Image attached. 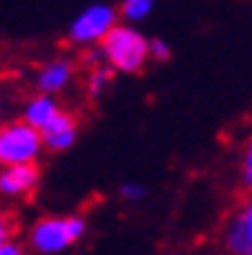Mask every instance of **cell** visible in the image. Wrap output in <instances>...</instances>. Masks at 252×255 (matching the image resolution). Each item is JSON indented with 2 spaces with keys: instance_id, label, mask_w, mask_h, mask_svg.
Wrapping results in <instances>:
<instances>
[{
  "instance_id": "cell-15",
  "label": "cell",
  "mask_w": 252,
  "mask_h": 255,
  "mask_svg": "<svg viewBox=\"0 0 252 255\" xmlns=\"http://www.w3.org/2000/svg\"><path fill=\"white\" fill-rule=\"evenodd\" d=\"M10 237H13V219L5 212H0V243H5Z\"/></svg>"
},
{
  "instance_id": "cell-8",
  "label": "cell",
  "mask_w": 252,
  "mask_h": 255,
  "mask_svg": "<svg viewBox=\"0 0 252 255\" xmlns=\"http://www.w3.org/2000/svg\"><path fill=\"white\" fill-rule=\"evenodd\" d=\"M78 131H80L78 116L72 111H67V109H62L47 127L41 129L47 152H67V149L78 142Z\"/></svg>"
},
{
  "instance_id": "cell-10",
  "label": "cell",
  "mask_w": 252,
  "mask_h": 255,
  "mask_svg": "<svg viewBox=\"0 0 252 255\" xmlns=\"http://www.w3.org/2000/svg\"><path fill=\"white\" fill-rule=\"evenodd\" d=\"M113 70L106 65V62H100V59H90L87 62V72H85V96L87 98H103L106 96V91L111 88L113 83Z\"/></svg>"
},
{
  "instance_id": "cell-12",
  "label": "cell",
  "mask_w": 252,
  "mask_h": 255,
  "mask_svg": "<svg viewBox=\"0 0 252 255\" xmlns=\"http://www.w3.org/2000/svg\"><path fill=\"white\" fill-rule=\"evenodd\" d=\"M240 181L247 191H252V139L242 147V152H240Z\"/></svg>"
},
{
  "instance_id": "cell-4",
  "label": "cell",
  "mask_w": 252,
  "mask_h": 255,
  "mask_svg": "<svg viewBox=\"0 0 252 255\" xmlns=\"http://www.w3.org/2000/svg\"><path fill=\"white\" fill-rule=\"evenodd\" d=\"M44 137L36 127L23 119L0 124V168L3 165H28L44 152Z\"/></svg>"
},
{
  "instance_id": "cell-11",
  "label": "cell",
  "mask_w": 252,
  "mask_h": 255,
  "mask_svg": "<svg viewBox=\"0 0 252 255\" xmlns=\"http://www.w3.org/2000/svg\"><path fill=\"white\" fill-rule=\"evenodd\" d=\"M157 0H121L118 3V16L124 23H142L152 16Z\"/></svg>"
},
{
  "instance_id": "cell-17",
  "label": "cell",
  "mask_w": 252,
  "mask_h": 255,
  "mask_svg": "<svg viewBox=\"0 0 252 255\" xmlns=\"http://www.w3.org/2000/svg\"><path fill=\"white\" fill-rule=\"evenodd\" d=\"M3 111H5V98L0 96V116H3Z\"/></svg>"
},
{
  "instance_id": "cell-7",
  "label": "cell",
  "mask_w": 252,
  "mask_h": 255,
  "mask_svg": "<svg viewBox=\"0 0 252 255\" xmlns=\"http://www.w3.org/2000/svg\"><path fill=\"white\" fill-rule=\"evenodd\" d=\"M41 173L36 162L28 165H3L0 168V196L5 199H28L39 188Z\"/></svg>"
},
{
  "instance_id": "cell-14",
  "label": "cell",
  "mask_w": 252,
  "mask_h": 255,
  "mask_svg": "<svg viewBox=\"0 0 252 255\" xmlns=\"http://www.w3.org/2000/svg\"><path fill=\"white\" fill-rule=\"evenodd\" d=\"M118 196H121L124 201H142L144 199V186H139V183H124L121 188H118Z\"/></svg>"
},
{
  "instance_id": "cell-3",
  "label": "cell",
  "mask_w": 252,
  "mask_h": 255,
  "mask_svg": "<svg viewBox=\"0 0 252 255\" xmlns=\"http://www.w3.org/2000/svg\"><path fill=\"white\" fill-rule=\"evenodd\" d=\"M121 21L118 8L108 3L85 5L67 26V41L78 49H95L98 44L111 34V28Z\"/></svg>"
},
{
  "instance_id": "cell-6",
  "label": "cell",
  "mask_w": 252,
  "mask_h": 255,
  "mask_svg": "<svg viewBox=\"0 0 252 255\" xmlns=\"http://www.w3.org/2000/svg\"><path fill=\"white\" fill-rule=\"evenodd\" d=\"M221 237L229 255H252V191H247V196L227 219Z\"/></svg>"
},
{
  "instance_id": "cell-13",
  "label": "cell",
  "mask_w": 252,
  "mask_h": 255,
  "mask_svg": "<svg viewBox=\"0 0 252 255\" xmlns=\"http://www.w3.org/2000/svg\"><path fill=\"white\" fill-rule=\"evenodd\" d=\"M170 47H168V41H162V39H150V57L155 59V62H165V59H170Z\"/></svg>"
},
{
  "instance_id": "cell-16",
  "label": "cell",
  "mask_w": 252,
  "mask_h": 255,
  "mask_svg": "<svg viewBox=\"0 0 252 255\" xmlns=\"http://www.w3.org/2000/svg\"><path fill=\"white\" fill-rule=\"evenodd\" d=\"M0 255H26V250L13 240H5V243H0Z\"/></svg>"
},
{
  "instance_id": "cell-5",
  "label": "cell",
  "mask_w": 252,
  "mask_h": 255,
  "mask_svg": "<svg viewBox=\"0 0 252 255\" xmlns=\"http://www.w3.org/2000/svg\"><path fill=\"white\" fill-rule=\"evenodd\" d=\"M78 78V65L72 57H52L47 62H41L36 70H34V78H31V85L34 91L39 93H49V96H62L65 91H70L72 83Z\"/></svg>"
},
{
  "instance_id": "cell-9",
  "label": "cell",
  "mask_w": 252,
  "mask_h": 255,
  "mask_svg": "<svg viewBox=\"0 0 252 255\" xmlns=\"http://www.w3.org/2000/svg\"><path fill=\"white\" fill-rule=\"evenodd\" d=\"M62 111V106H59V101L57 96H49V93H34V96H28L23 101V111H21V119L23 122H28L31 127H36L39 131L47 127L52 119Z\"/></svg>"
},
{
  "instance_id": "cell-1",
  "label": "cell",
  "mask_w": 252,
  "mask_h": 255,
  "mask_svg": "<svg viewBox=\"0 0 252 255\" xmlns=\"http://www.w3.org/2000/svg\"><path fill=\"white\" fill-rule=\"evenodd\" d=\"M87 59H100L116 75H137L144 70L150 57V39H147L134 23L118 21L111 34L103 39L95 49H87Z\"/></svg>"
},
{
  "instance_id": "cell-2",
  "label": "cell",
  "mask_w": 252,
  "mask_h": 255,
  "mask_svg": "<svg viewBox=\"0 0 252 255\" xmlns=\"http://www.w3.org/2000/svg\"><path fill=\"white\" fill-rule=\"evenodd\" d=\"M87 224L80 214L65 217H41L28 230V245L39 255H59L70 250L85 235Z\"/></svg>"
}]
</instances>
